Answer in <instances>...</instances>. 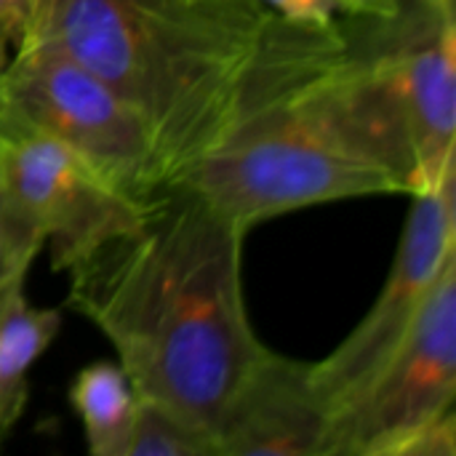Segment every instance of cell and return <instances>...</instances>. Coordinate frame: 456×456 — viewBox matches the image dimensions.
Wrapping results in <instances>:
<instances>
[{
    "instance_id": "cell-1",
    "label": "cell",
    "mask_w": 456,
    "mask_h": 456,
    "mask_svg": "<svg viewBox=\"0 0 456 456\" xmlns=\"http://www.w3.org/2000/svg\"><path fill=\"white\" fill-rule=\"evenodd\" d=\"M174 184L248 232L310 206L417 195V163L363 32L270 13L224 131Z\"/></svg>"
},
{
    "instance_id": "cell-2",
    "label": "cell",
    "mask_w": 456,
    "mask_h": 456,
    "mask_svg": "<svg viewBox=\"0 0 456 456\" xmlns=\"http://www.w3.org/2000/svg\"><path fill=\"white\" fill-rule=\"evenodd\" d=\"M246 230L184 187L69 270V307L118 353L136 395L214 436L262 355L243 297Z\"/></svg>"
},
{
    "instance_id": "cell-3",
    "label": "cell",
    "mask_w": 456,
    "mask_h": 456,
    "mask_svg": "<svg viewBox=\"0 0 456 456\" xmlns=\"http://www.w3.org/2000/svg\"><path fill=\"white\" fill-rule=\"evenodd\" d=\"M267 19L254 0H43L32 35L144 118L174 184L224 131Z\"/></svg>"
},
{
    "instance_id": "cell-4",
    "label": "cell",
    "mask_w": 456,
    "mask_h": 456,
    "mask_svg": "<svg viewBox=\"0 0 456 456\" xmlns=\"http://www.w3.org/2000/svg\"><path fill=\"white\" fill-rule=\"evenodd\" d=\"M0 110L72 150L134 200L171 187L144 118L45 35L27 37L3 64Z\"/></svg>"
},
{
    "instance_id": "cell-5",
    "label": "cell",
    "mask_w": 456,
    "mask_h": 456,
    "mask_svg": "<svg viewBox=\"0 0 456 456\" xmlns=\"http://www.w3.org/2000/svg\"><path fill=\"white\" fill-rule=\"evenodd\" d=\"M456 256L385 363L329 417L323 456H393L422 425L454 411Z\"/></svg>"
},
{
    "instance_id": "cell-6",
    "label": "cell",
    "mask_w": 456,
    "mask_h": 456,
    "mask_svg": "<svg viewBox=\"0 0 456 456\" xmlns=\"http://www.w3.org/2000/svg\"><path fill=\"white\" fill-rule=\"evenodd\" d=\"M0 176L19 222L51 248L56 273H69L99 246L134 230L152 200L115 190L72 150L3 110Z\"/></svg>"
},
{
    "instance_id": "cell-7",
    "label": "cell",
    "mask_w": 456,
    "mask_h": 456,
    "mask_svg": "<svg viewBox=\"0 0 456 456\" xmlns=\"http://www.w3.org/2000/svg\"><path fill=\"white\" fill-rule=\"evenodd\" d=\"M454 184L456 166H452L433 190L411 195L414 203L377 302L329 358L313 363V385L329 417L395 350L430 297L441 270L456 256Z\"/></svg>"
},
{
    "instance_id": "cell-8",
    "label": "cell",
    "mask_w": 456,
    "mask_h": 456,
    "mask_svg": "<svg viewBox=\"0 0 456 456\" xmlns=\"http://www.w3.org/2000/svg\"><path fill=\"white\" fill-rule=\"evenodd\" d=\"M363 32L385 75L417 163V195L433 190L456 166V21L422 3Z\"/></svg>"
},
{
    "instance_id": "cell-9",
    "label": "cell",
    "mask_w": 456,
    "mask_h": 456,
    "mask_svg": "<svg viewBox=\"0 0 456 456\" xmlns=\"http://www.w3.org/2000/svg\"><path fill=\"white\" fill-rule=\"evenodd\" d=\"M329 411L313 385V363L262 350L216 428L219 456H323Z\"/></svg>"
},
{
    "instance_id": "cell-10",
    "label": "cell",
    "mask_w": 456,
    "mask_h": 456,
    "mask_svg": "<svg viewBox=\"0 0 456 456\" xmlns=\"http://www.w3.org/2000/svg\"><path fill=\"white\" fill-rule=\"evenodd\" d=\"M29 270L0 281V441L21 419L29 398V371L61 329V310L35 307L27 294Z\"/></svg>"
},
{
    "instance_id": "cell-11",
    "label": "cell",
    "mask_w": 456,
    "mask_h": 456,
    "mask_svg": "<svg viewBox=\"0 0 456 456\" xmlns=\"http://www.w3.org/2000/svg\"><path fill=\"white\" fill-rule=\"evenodd\" d=\"M136 390L120 363L94 361L69 385V403L91 456H126L136 414Z\"/></svg>"
},
{
    "instance_id": "cell-12",
    "label": "cell",
    "mask_w": 456,
    "mask_h": 456,
    "mask_svg": "<svg viewBox=\"0 0 456 456\" xmlns=\"http://www.w3.org/2000/svg\"><path fill=\"white\" fill-rule=\"evenodd\" d=\"M126 456H219L214 436L179 411L142 398L131 425Z\"/></svg>"
},
{
    "instance_id": "cell-13",
    "label": "cell",
    "mask_w": 456,
    "mask_h": 456,
    "mask_svg": "<svg viewBox=\"0 0 456 456\" xmlns=\"http://www.w3.org/2000/svg\"><path fill=\"white\" fill-rule=\"evenodd\" d=\"M40 248H43V240L35 232H29L13 214L3 176H0V281L11 273L29 270Z\"/></svg>"
},
{
    "instance_id": "cell-14",
    "label": "cell",
    "mask_w": 456,
    "mask_h": 456,
    "mask_svg": "<svg viewBox=\"0 0 456 456\" xmlns=\"http://www.w3.org/2000/svg\"><path fill=\"white\" fill-rule=\"evenodd\" d=\"M393 456H456V417L446 411L444 417L417 428Z\"/></svg>"
},
{
    "instance_id": "cell-15",
    "label": "cell",
    "mask_w": 456,
    "mask_h": 456,
    "mask_svg": "<svg viewBox=\"0 0 456 456\" xmlns=\"http://www.w3.org/2000/svg\"><path fill=\"white\" fill-rule=\"evenodd\" d=\"M278 19L297 24H334L342 16H353L345 0H254Z\"/></svg>"
},
{
    "instance_id": "cell-16",
    "label": "cell",
    "mask_w": 456,
    "mask_h": 456,
    "mask_svg": "<svg viewBox=\"0 0 456 456\" xmlns=\"http://www.w3.org/2000/svg\"><path fill=\"white\" fill-rule=\"evenodd\" d=\"M43 0H0V53L11 56L37 24Z\"/></svg>"
},
{
    "instance_id": "cell-17",
    "label": "cell",
    "mask_w": 456,
    "mask_h": 456,
    "mask_svg": "<svg viewBox=\"0 0 456 456\" xmlns=\"http://www.w3.org/2000/svg\"><path fill=\"white\" fill-rule=\"evenodd\" d=\"M353 16L390 19L403 8V0H345Z\"/></svg>"
},
{
    "instance_id": "cell-18",
    "label": "cell",
    "mask_w": 456,
    "mask_h": 456,
    "mask_svg": "<svg viewBox=\"0 0 456 456\" xmlns=\"http://www.w3.org/2000/svg\"><path fill=\"white\" fill-rule=\"evenodd\" d=\"M417 3H422L438 13H454V0H417Z\"/></svg>"
},
{
    "instance_id": "cell-19",
    "label": "cell",
    "mask_w": 456,
    "mask_h": 456,
    "mask_svg": "<svg viewBox=\"0 0 456 456\" xmlns=\"http://www.w3.org/2000/svg\"><path fill=\"white\" fill-rule=\"evenodd\" d=\"M5 61H8V56H5V53H0V69H3V64H5Z\"/></svg>"
}]
</instances>
